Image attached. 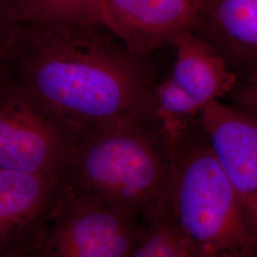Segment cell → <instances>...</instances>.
<instances>
[{
    "instance_id": "obj_12",
    "label": "cell",
    "mask_w": 257,
    "mask_h": 257,
    "mask_svg": "<svg viewBox=\"0 0 257 257\" xmlns=\"http://www.w3.org/2000/svg\"><path fill=\"white\" fill-rule=\"evenodd\" d=\"M132 257H200V253L177 220L170 203L146 221L144 238Z\"/></svg>"
},
{
    "instance_id": "obj_2",
    "label": "cell",
    "mask_w": 257,
    "mask_h": 257,
    "mask_svg": "<svg viewBox=\"0 0 257 257\" xmlns=\"http://www.w3.org/2000/svg\"><path fill=\"white\" fill-rule=\"evenodd\" d=\"M172 150L156 118L120 120L76 138L62 180L138 214L171 203Z\"/></svg>"
},
{
    "instance_id": "obj_14",
    "label": "cell",
    "mask_w": 257,
    "mask_h": 257,
    "mask_svg": "<svg viewBox=\"0 0 257 257\" xmlns=\"http://www.w3.org/2000/svg\"><path fill=\"white\" fill-rule=\"evenodd\" d=\"M192 1L196 5V7L199 9V11L201 12L205 8V6L207 5L209 0H192Z\"/></svg>"
},
{
    "instance_id": "obj_11",
    "label": "cell",
    "mask_w": 257,
    "mask_h": 257,
    "mask_svg": "<svg viewBox=\"0 0 257 257\" xmlns=\"http://www.w3.org/2000/svg\"><path fill=\"white\" fill-rule=\"evenodd\" d=\"M100 20L97 0H0V23Z\"/></svg>"
},
{
    "instance_id": "obj_13",
    "label": "cell",
    "mask_w": 257,
    "mask_h": 257,
    "mask_svg": "<svg viewBox=\"0 0 257 257\" xmlns=\"http://www.w3.org/2000/svg\"><path fill=\"white\" fill-rule=\"evenodd\" d=\"M229 96L235 107L257 117V80L238 82Z\"/></svg>"
},
{
    "instance_id": "obj_1",
    "label": "cell",
    "mask_w": 257,
    "mask_h": 257,
    "mask_svg": "<svg viewBox=\"0 0 257 257\" xmlns=\"http://www.w3.org/2000/svg\"><path fill=\"white\" fill-rule=\"evenodd\" d=\"M157 76L153 56L132 52L100 20L0 23V81L46 106L75 138L156 118Z\"/></svg>"
},
{
    "instance_id": "obj_3",
    "label": "cell",
    "mask_w": 257,
    "mask_h": 257,
    "mask_svg": "<svg viewBox=\"0 0 257 257\" xmlns=\"http://www.w3.org/2000/svg\"><path fill=\"white\" fill-rule=\"evenodd\" d=\"M169 141L171 206L200 257H257V231L199 119Z\"/></svg>"
},
{
    "instance_id": "obj_4",
    "label": "cell",
    "mask_w": 257,
    "mask_h": 257,
    "mask_svg": "<svg viewBox=\"0 0 257 257\" xmlns=\"http://www.w3.org/2000/svg\"><path fill=\"white\" fill-rule=\"evenodd\" d=\"M64 183L32 257H132L146 223L133 211Z\"/></svg>"
},
{
    "instance_id": "obj_7",
    "label": "cell",
    "mask_w": 257,
    "mask_h": 257,
    "mask_svg": "<svg viewBox=\"0 0 257 257\" xmlns=\"http://www.w3.org/2000/svg\"><path fill=\"white\" fill-rule=\"evenodd\" d=\"M100 19L139 55L153 56L184 32H195L200 11L192 0H97Z\"/></svg>"
},
{
    "instance_id": "obj_5",
    "label": "cell",
    "mask_w": 257,
    "mask_h": 257,
    "mask_svg": "<svg viewBox=\"0 0 257 257\" xmlns=\"http://www.w3.org/2000/svg\"><path fill=\"white\" fill-rule=\"evenodd\" d=\"M75 139L46 106L0 81V169L62 179Z\"/></svg>"
},
{
    "instance_id": "obj_10",
    "label": "cell",
    "mask_w": 257,
    "mask_h": 257,
    "mask_svg": "<svg viewBox=\"0 0 257 257\" xmlns=\"http://www.w3.org/2000/svg\"><path fill=\"white\" fill-rule=\"evenodd\" d=\"M170 46L175 58L169 76L203 108L229 95L238 84L224 58L193 32L178 35Z\"/></svg>"
},
{
    "instance_id": "obj_9",
    "label": "cell",
    "mask_w": 257,
    "mask_h": 257,
    "mask_svg": "<svg viewBox=\"0 0 257 257\" xmlns=\"http://www.w3.org/2000/svg\"><path fill=\"white\" fill-rule=\"evenodd\" d=\"M194 34L216 50L239 82L257 80V0H209Z\"/></svg>"
},
{
    "instance_id": "obj_6",
    "label": "cell",
    "mask_w": 257,
    "mask_h": 257,
    "mask_svg": "<svg viewBox=\"0 0 257 257\" xmlns=\"http://www.w3.org/2000/svg\"><path fill=\"white\" fill-rule=\"evenodd\" d=\"M63 188L56 176L0 169V256H32Z\"/></svg>"
},
{
    "instance_id": "obj_8",
    "label": "cell",
    "mask_w": 257,
    "mask_h": 257,
    "mask_svg": "<svg viewBox=\"0 0 257 257\" xmlns=\"http://www.w3.org/2000/svg\"><path fill=\"white\" fill-rule=\"evenodd\" d=\"M199 121L257 231V117L214 100L204 108Z\"/></svg>"
}]
</instances>
